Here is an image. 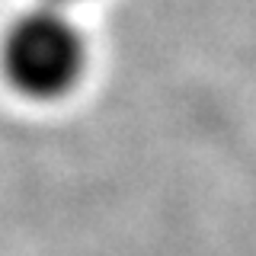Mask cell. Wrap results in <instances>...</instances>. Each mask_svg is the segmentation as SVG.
<instances>
[{
    "label": "cell",
    "mask_w": 256,
    "mask_h": 256,
    "mask_svg": "<svg viewBox=\"0 0 256 256\" xmlns=\"http://www.w3.org/2000/svg\"><path fill=\"white\" fill-rule=\"evenodd\" d=\"M0 68L29 100H61L86 70V38L61 6H36L16 16L0 42Z\"/></svg>",
    "instance_id": "obj_1"
},
{
    "label": "cell",
    "mask_w": 256,
    "mask_h": 256,
    "mask_svg": "<svg viewBox=\"0 0 256 256\" xmlns=\"http://www.w3.org/2000/svg\"><path fill=\"white\" fill-rule=\"evenodd\" d=\"M45 4H52V6H61V10H68L70 4H84V0H45Z\"/></svg>",
    "instance_id": "obj_2"
}]
</instances>
